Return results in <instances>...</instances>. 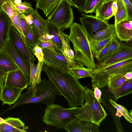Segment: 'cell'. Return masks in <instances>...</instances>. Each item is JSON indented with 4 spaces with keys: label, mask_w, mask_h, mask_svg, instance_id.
<instances>
[{
    "label": "cell",
    "mask_w": 132,
    "mask_h": 132,
    "mask_svg": "<svg viewBox=\"0 0 132 132\" xmlns=\"http://www.w3.org/2000/svg\"><path fill=\"white\" fill-rule=\"evenodd\" d=\"M42 71L67 100L70 107L84 104L86 86L81 85L70 70L59 69L43 63Z\"/></svg>",
    "instance_id": "obj_1"
},
{
    "label": "cell",
    "mask_w": 132,
    "mask_h": 132,
    "mask_svg": "<svg viewBox=\"0 0 132 132\" xmlns=\"http://www.w3.org/2000/svg\"><path fill=\"white\" fill-rule=\"evenodd\" d=\"M69 28L67 37L73 45L75 60L90 69L96 70V65L85 30L81 25L76 22Z\"/></svg>",
    "instance_id": "obj_2"
},
{
    "label": "cell",
    "mask_w": 132,
    "mask_h": 132,
    "mask_svg": "<svg viewBox=\"0 0 132 132\" xmlns=\"http://www.w3.org/2000/svg\"><path fill=\"white\" fill-rule=\"evenodd\" d=\"M56 95H61L59 90L49 80L46 78L42 79L37 85L35 91L32 95L29 90L21 94L18 101L14 105L5 110L4 112L18 106L30 103H43L47 106L54 104Z\"/></svg>",
    "instance_id": "obj_3"
},
{
    "label": "cell",
    "mask_w": 132,
    "mask_h": 132,
    "mask_svg": "<svg viewBox=\"0 0 132 132\" xmlns=\"http://www.w3.org/2000/svg\"><path fill=\"white\" fill-rule=\"evenodd\" d=\"M80 112V107L65 108L58 104L47 106L42 117V121L46 125L56 128H64L72 121L79 120L76 115Z\"/></svg>",
    "instance_id": "obj_4"
},
{
    "label": "cell",
    "mask_w": 132,
    "mask_h": 132,
    "mask_svg": "<svg viewBox=\"0 0 132 132\" xmlns=\"http://www.w3.org/2000/svg\"><path fill=\"white\" fill-rule=\"evenodd\" d=\"M85 103L80 107V112L76 115L79 120L91 122L99 126L107 114L95 97L93 92L87 87L84 94Z\"/></svg>",
    "instance_id": "obj_5"
},
{
    "label": "cell",
    "mask_w": 132,
    "mask_h": 132,
    "mask_svg": "<svg viewBox=\"0 0 132 132\" xmlns=\"http://www.w3.org/2000/svg\"><path fill=\"white\" fill-rule=\"evenodd\" d=\"M96 73L92 79L93 88L95 87L103 88L107 86L110 75L114 74L125 75L132 72V59H129L95 70Z\"/></svg>",
    "instance_id": "obj_6"
},
{
    "label": "cell",
    "mask_w": 132,
    "mask_h": 132,
    "mask_svg": "<svg viewBox=\"0 0 132 132\" xmlns=\"http://www.w3.org/2000/svg\"><path fill=\"white\" fill-rule=\"evenodd\" d=\"M68 0H60L48 16V22L57 27L61 32L73 23L72 9Z\"/></svg>",
    "instance_id": "obj_7"
},
{
    "label": "cell",
    "mask_w": 132,
    "mask_h": 132,
    "mask_svg": "<svg viewBox=\"0 0 132 132\" xmlns=\"http://www.w3.org/2000/svg\"><path fill=\"white\" fill-rule=\"evenodd\" d=\"M9 39L16 51L25 61L30 63H34L35 59L33 52L34 47L27 40L24 39L12 23L10 29Z\"/></svg>",
    "instance_id": "obj_8"
},
{
    "label": "cell",
    "mask_w": 132,
    "mask_h": 132,
    "mask_svg": "<svg viewBox=\"0 0 132 132\" xmlns=\"http://www.w3.org/2000/svg\"><path fill=\"white\" fill-rule=\"evenodd\" d=\"M132 59V45L120 42L119 47L115 53L96 65V69L106 67L129 59Z\"/></svg>",
    "instance_id": "obj_9"
},
{
    "label": "cell",
    "mask_w": 132,
    "mask_h": 132,
    "mask_svg": "<svg viewBox=\"0 0 132 132\" xmlns=\"http://www.w3.org/2000/svg\"><path fill=\"white\" fill-rule=\"evenodd\" d=\"M42 50L44 55V63L59 69L69 70L70 68L62 53L52 48H43Z\"/></svg>",
    "instance_id": "obj_10"
},
{
    "label": "cell",
    "mask_w": 132,
    "mask_h": 132,
    "mask_svg": "<svg viewBox=\"0 0 132 132\" xmlns=\"http://www.w3.org/2000/svg\"><path fill=\"white\" fill-rule=\"evenodd\" d=\"M82 14L84 16L80 18V20L88 38H91L96 31L107 27L110 24L108 21L103 20L95 16Z\"/></svg>",
    "instance_id": "obj_11"
},
{
    "label": "cell",
    "mask_w": 132,
    "mask_h": 132,
    "mask_svg": "<svg viewBox=\"0 0 132 132\" xmlns=\"http://www.w3.org/2000/svg\"><path fill=\"white\" fill-rule=\"evenodd\" d=\"M0 9L7 14L13 24L20 33L24 39L26 40L19 23L20 19L24 14L20 12L16 8L14 0H0Z\"/></svg>",
    "instance_id": "obj_12"
},
{
    "label": "cell",
    "mask_w": 132,
    "mask_h": 132,
    "mask_svg": "<svg viewBox=\"0 0 132 132\" xmlns=\"http://www.w3.org/2000/svg\"><path fill=\"white\" fill-rule=\"evenodd\" d=\"M13 59L23 73L29 84L30 82V63L25 61L15 49L9 39L3 50Z\"/></svg>",
    "instance_id": "obj_13"
},
{
    "label": "cell",
    "mask_w": 132,
    "mask_h": 132,
    "mask_svg": "<svg viewBox=\"0 0 132 132\" xmlns=\"http://www.w3.org/2000/svg\"><path fill=\"white\" fill-rule=\"evenodd\" d=\"M4 85L23 89L27 88L29 84L23 72L19 68L16 70L7 73Z\"/></svg>",
    "instance_id": "obj_14"
},
{
    "label": "cell",
    "mask_w": 132,
    "mask_h": 132,
    "mask_svg": "<svg viewBox=\"0 0 132 132\" xmlns=\"http://www.w3.org/2000/svg\"><path fill=\"white\" fill-rule=\"evenodd\" d=\"M132 19H127L114 23L116 37L121 41L128 42L132 39Z\"/></svg>",
    "instance_id": "obj_15"
},
{
    "label": "cell",
    "mask_w": 132,
    "mask_h": 132,
    "mask_svg": "<svg viewBox=\"0 0 132 132\" xmlns=\"http://www.w3.org/2000/svg\"><path fill=\"white\" fill-rule=\"evenodd\" d=\"M98 127L91 122L78 120L72 121L64 129L68 132H99Z\"/></svg>",
    "instance_id": "obj_16"
},
{
    "label": "cell",
    "mask_w": 132,
    "mask_h": 132,
    "mask_svg": "<svg viewBox=\"0 0 132 132\" xmlns=\"http://www.w3.org/2000/svg\"><path fill=\"white\" fill-rule=\"evenodd\" d=\"M12 21L7 14L0 9V52L9 39Z\"/></svg>",
    "instance_id": "obj_17"
},
{
    "label": "cell",
    "mask_w": 132,
    "mask_h": 132,
    "mask_svg": "<svg viewBox=\"0 0 132 132\" xmlns=\"http://www.w3.org/2000/svg\"><path fill=\"white\" fill-rule=\"evenodd\" d=\"M23 90L4 85L0 93V100L2 102V105L7 104L11 106L15 103Z\"/></svg>",
    "instance_id": "obj_18"
},
{
    "label": "cell",
    "mask_w": 132,
    "mask_h": 132,
    "mask_svg": "<svg viewBox=\"0 0 132 132\" xmlns=\"http://www.w3.org/2000/svg\"><path fill=\"white\" fill-rule=\"evenodd\" d=\"M5 123H0V132H26L28 127L18 118L8 117Z\"/></svg>",
    "instance_id": "obj_19"
},
{
    "label": "cell",
    "mask_w": 132,
    "mask_h": 132,
    "mask_svg": "<svg viewBox=\"0 0 132 132\" xmlns=\"http://www.w3.org/2000/svg\"><path fill=\"white\" fill-rule=\"evenodd\" d=\"M43 63L39 61L35 65L34 63H30V82L28 89L32 95L35 92L36 85L41 80V74Z\"/></svg>",
    "instance_id": "obj_20"
},
{
    "label": "cell",
    "mask_w": 132,
    "mask_h": 132,
    "mask_svg": "<svg viewBox=\"0 0 132 132\" xmlns=\"http://www.w3.org/2000/svg\"><path fill=\"white\" fill-rule=\"evenodd\" d=\"M59 34L62 44V48L60 51L64 56L69 67H73L75 65V56L73 51L71 47L67 35L60 31Z\"/></svg>",
    "instance_id": "obj_21"
},
{
    "label": "cell",
    "mask_w": 132,
    "mask_h": 132,
    "mask_svg": "<svg viewBox=\"0 0 132 132\" xmlns=\"http://www.w3.org/2000/svg\"><path fill=\"white\" fill-rule=\"evenodd\" d=\"M114 1H104L96 9L95 16L103 20L108 21L114 16L111 7Z\"/></svg>",
    "instance_id": "obj_22"
},
{
    "label": "cell",
    "mask_w": 132,
    "mask_h": 132,
    "mask_svg": "<svg viewBox=\"0 0 132 132\" xmlns=\"http://www.w3.org/2000/svg\"><path fill=\"white\" fill-rule=\"evenodd\" d=\"M19 68L12 58L2 50L0 52V69L8 73L18 70Z\"/></svg>",
    "instance_id": "obj_23"
},
{
    "label": "cell",
    "mask_w": 132,
    "mask_h": 132,
    "mask_svg": "<svg viewBox=\"0 0 132 132\" xmlns=\"http://www.w3.org/2000/svg\"><path fill=\"white\" fill-rule=\"evenodd\" d=\"M75 65L70 68L69 70L78 79L86 77L94 78L96 73L95 70L90 69L84 67L83 65L75 61Z\"/></svg>",
    "instance_id": "obj_24"
},
{
    "label": "cell",
    "mask_w": 132,
    "mask_h": 132,
    "mask_svg": "<svg viewBox=\"0 0 132 132\" xmlns=\"http://www.w3.org/2000/svg\"><path fill=\"white\" fill-rule=\"evenodd\" d=\"M115 35L114 24H110L107 27L95 32L90 38L99 41L113 37Z\"/></svg>",
    "instance_id": "obj_25"
},
{
    "label": "cell",
    "mask_w": 132,
    "mask_h": 132,
    "mask_svg": "<svg viewBox=\"0 0 132 132\" xmlns=\"http://www.w3.org/2000/svg\"><path fill=\"white\" fill-rule=\"evenodd\" d=\"M31 15L34 26L42 34L48 33L47 26L48 22L39 15L37 10H34L30 14Z\"/></svg>",
    "instance_id": "obj_26"
},
{
    "label": "cell",
    "mask_w": 132,
    "mask_h": 132,
    "mask_svg": "<svg viewBox=\"0 0 132 132\" xmlns=\"http://www.w3.org/2000/svg\"><path fill=\"white\" fill-rule=\"evenodd\" d=\"M60 0H36V7L42 10L47 17Z\"/></svg>",
    "instance_id": "obj_27"
},
{
    "label": "cell",
    "mask_w": 132,
    "mask_h": 132,
    "mask_svg": "<svg viewBox=\"0 0 132 132\" xmlns=\"http://www.w3.org/2000/svg\"><path fill=\"white\" fill-rule=\"evenodd\" d=\"M122 74H114L110 75L107 86L111 92L124 84L127 80Z\"/></svg>",
    "instance_id": "obj_28"
},
{
    "label": "cell",
    "mask_w": 132,
    "mask_h": 132,
    "mask_svg": "<svg viewBox=\"0 0 132 132\" xmlns=\"http://www.w3.org/2000/svg\"><path fill=\"white\" fill-rule=\"evenodd\" d=\"M117 5V10L114 15V23L129 19L127 8L122 0H116Z\"/></svg>",
    "instance_id": "obj_29"
},
{
    "label": "cell",
    "mask_w": 132,
    "mask_h": 132,
    "mask_svg": "<svg viewBox=\"0 0 132 132\" xmlns=\"http://www.w3.org/2000/svg\"><path fill=\"white\" fill-rule=\"evenodd\" d=\"M132 92V79L128 80L119 88L112 91L116 100L119 98L128 95Z\"/></svg>",
    "instance_id": "obj_30"
},
{
    "label": "cell",
    "mask_w": 132,
    "mask_h": 132,
    "mask_svg": "<svg viewBox=\"0 0 132 132\" xmlns=\"http://www.w3.org/2000/svg\"><path fill=\"white\" fill-rule=\"evenodd\" d=\"M47 28L48 33L52 36V41L58 50L62 53L60 51L62 48V44L59 34L60 31L57 27L48 22Z\"/></svg>",
    "instance_id": "obj_31"
},
{
    "label": "cell",
    "mask_w": 132,
    "mask_h": 132,
    "mask_svg": "<svg viewBox=\"0 0 132 132\" xmlns=\"http://www.w3.org/2000/svg\"><path fill=\"white\" fill-rule=\"evenodd\" d=\"M112 37L99 41L88 38L91 49L94 57L97 58L101 50Z\"/></svg>",
    "instance_id": "obj_32"
},
{
    "label": "cell",
    "mask_w": 132,
    "mask_h": 132,
    "mask_svg": "<svg viewBox=\"0 0 132 132\" xmlns=\"http://www.w3.org/2000/svg\"><path fill=\"white\" fill-rule=\"evenodd\" d=\"M34 26H32L25 36L26 40L34 47L39 41L38 39L42 34Z\"/></svg>",
    "instance_id": "obj_33"
},
{
    "label": "cell",
    "mask_w": 132,
    "mask_h": 132,
    "mask_svg": "<svg viewBox=\"0 0 132 132\" xmlns=\"http://www.w3.org/2000/svg\"><path fill=\"white\" fill-rule=\"evenodd\" d=\"M104 1V0H86L84 6V13H88L94 12Z\"/></svg>",
    "instance_id": "obj_34"
},
{
    "label": "cell",
    "mask_w": 132,
    "mask_h": 132,
    "mask_svg": "<svg viewBox=\"0 0 132 132\" xmlns=\"http://www.w3.org/2000/svg\"><path fill=\"white\" fill-rule=\"evenodd\" d=\"M109 101L111 104L121 113L126 120L131 123L132 116L126 108L123 106L117 104L111 99H110Z\"/></svg>",
    "instance_id": "obj_35"
},
{
    "label": "cell",
    "mask_w": 132,
    "mask_h": 132,
    "mask_svg": "<svg viewBox=\"0 0 132 132\" xmlns=\"http://www.w3.org/2000/svg\"><path fill=\"white\" fill-rule=\"evenodd\" d=\"M120 42L116 35L113 37L109 48L108 54L105 59L117 51L119 47Z\"/></svg>",
    "instance_id": "obj_36"
},
{
    "label": "cell",
    "mask_w": 132,
    "mask_h": 132,
    "mask_svg": "<svg viewBox=\"0 0 132 132\" xmlns=\"http://www.w3.org/2000/svg\"><path fill=\"white\" fill-rule=\"evenodd\" d=\"M15 5L20 12L25 14H30L34 10L31 4L27 2H22L19 5Z\"/></svg>",
    "instance_id": "obj_37"
},
{
    "label": "cell",
    "mask_w": 132,
    "mask_h": 132,
    "mask_svg": "<svg viewBox=\"0 0 132 132\" xmlns=\"http://www.w3.org/2000/svg\"><path fill=\"white\" fill-rule=\"evenodd\" d=\"M71 6L76 8L79 11L84 13V6L86 0H68Z\"/></svg>",
    "instance_id": "obj_38"
},
{
    "label": "cell",
    "mask_w": 132,
    "mask_h": 132,
    "mask_svg": "<svg viewBox=\"0 0 132 132\" xmlns=\"http://www.w3.org/2000/svg\"><path fill=\"white\" fill-rule=\"evenodd\" d=\"M25 15L24 14L23 16L20 19L19 23L20 26L25 37L32 26L29 24L27 22L25 19Z\"/></svg>",
    "instance_id": "obj_39"
},
{
    "label": "cell",
    "mask_w": 132,
    "mask_h": 132,
    "mask_svg": "<svg viewBox=\"0 0 132 132\" xmlns=\"http://www.w3.org/2000/svg\"><path fill=\"white\" fill-rule=\"evenodd\" d=\"M113 37L108 41L101 51L98 55L97 60L98 61L100 62L104 59L108 54L109 48Z\"/></svg>",
    "instance_id": "obj_40"
},
{
    "label": "cell",
    "mask_w": 132,
    "mask_h": 132,
    "mask_svg": "<svg viewBox=\"0 0 132 132\" xmlns=\"http://www.w3.org/2000/svg\"><path fill=\"white\" fill-rule=\"evenodd\" d=\"M37 45L42 49L43 48H54L56 51L61 53L58 50L52 40L47 41H39Z\"/></svg>",
    "instance_id": "obj_41"
},
{
    "label": "cell",
    "mask_w": 132,
    "mask_h": 132,
    "mask_svg": "<svg viewBox=\"0 0 132 132\" xmlns=\"http://www.w3.org/2000/svg\"><path fill=\"white\" fill-rule=\"evenodd\" d=\"M33 52L34 55L37 59L38 61L43 62L44 55L42 48L36 45L34 48Z\"/></svg>",
    "instance_id": "obj_42"
},
{
    "label": "cell",
    "mask_w": 132,
    "mask_h": 132,
    "mask_svg": "<svg viewBox=\"0 0 132 132\" xmlns=\"http://www.w3.org/2000/svg\"><path fill=\"white\" fill-rule=\"evenodd\" d=\"M93 89L94 90L93 92L94 96L97 100L100 103H103V101L101 99L102 92L99 88L97 87H95Z\"/></svg>",
    "instance_id": "obj_43"
},
{
    "label": "cell",
    "mask_w": 132,
    "mask_h": 132,
    "mask_svg": "<svg viewBox=\"0 0 132 132\" xmlns=\"http://www.w3.org/2000/svg\"><path fill=\"white\" fill-rule=\"evenodd\" d=\"M127 9L129 19H132V3L129 0H122Z\"/></svg>",
    "instance_id": "obj_44"
},
{
    "label": "cell",
    "mask_w": 132,
    "mask_h": 132,
    "mask_svg": "<svg viewBox=\"0 0 132 132\" xmlns=\"http://www.w3.org/2000/svg\"><path fill=\"white\" fill-rule=\"evenodd\" d=\"M52 36L49 33L42 34L40 36L39 41H47L51 40Z\"/></svg>",
    "instance_id": "obj_45"
},
{
    "label": "cell",
    "mask_w": 132,
    "mask_h": 132,
    "mask_svg": "<svg viewBox=\"0 0 132 132\" xmlns=\"http://www.w3.org/2000/svg\"><path fill=\"white\" fill-rule=\"evenodd\" d=\"M7 73L5 72L0 69V93L2 88L4 85L5 79Z\"/></svg>",
    "instance_id": "obj_46"
},
{
    "label": "cell",
    "mask_w": 132,
    "mask_h": 132,
    "mask_svg": "<svg viewBox=\"0 0 132 132\" xmlns=\"http://www.w3.org/2000/svg\"><path fill=\"white\" fill-rule=\"evenodd\" d=\"M117 5L116 0H114L112 6V10L114 16L115 15L117 10Z\"/></svg>",
    "instance_id": "obj_47"
},
{
    "label": "cell",
    "mask_w": 132,
    "mask_h": 132,
    "mask_svg": "<svg viewBox=\"0 0 132 132\" xmlns=\"http://www.w3.org/2000/svg\"><path fill=\"white\" fill-rule=\"evenodd\" d=\"M125 77L127 80L132 79V72H128L126 73L124 75Z\"/></svg>",
    "instance_id": "obj_48"
},
{
    "label": "cell",
    "mask_w": 132,
    "mask_h": 132,
    "mask_svg": "<svg viewBox=\"0 0 132 132\" xmlns=\"http://www.w3.org/2000/svg\"><path fill=\"white\" fill-rule=\"evenodd\" d=\"M22 2V0H14V3L15 5H19Z\"/></svg>",
    "instance_id": "obj_49"
},
{
    "label": "cell",
    "mask_w": 132,
    "mask_h": 132,
    "mask_svg": "<svg viewBox=\"0 0 132 132\" xmlns=\"http://www.w3.org/2000/svg\"><path fill=\"white\" fill-rule=\"evenodd\" d=\"M115 115L116 116L120 118L122 116L121 113L118 110H117L116 113V114Z\"/></svg>",
    "instance_id": "obj_50"
},
{
    "label": "cell",
    "mask_w": 132,
    "mask_h": 132,
    "mask_svg": "<svg viewBox=\"0 0 132 132\" xmlns=\"http://www.w3.org/2000/svg\"><path fill=\"white\" fill-rule=\"evenodd\" d=\"M5 123L6 121L5 119L0 117V123Z\"/></svg>",
    "instance_id": "obj_51"
},
{
    "label": "cell",
    "mask_w": 132,
    "mask_h": 132,
    "mask_svg": "<svg viewBox=\"0 0 132 132\" xmlns=\"http://www.w3.org/2000/svg\"><path fill=\"white\" fill-rule=\"evenodd\" d=\"M130 114V115L132 116V110H131L130 111V112H129Z\"/></svg>",
    "instance_id": "obj_52"
},
{
    "label": "cell",
    "mask_w": 132,
    "mask_h": 132,
    "mask_svg": "<svg viewBox=\"0 0 132 132\" xmlns=\"http://www.w3.org/2000/svg\"><path fill=\"white\" fill-rule=\"evenodd\" d=\"M129 1L130 2L132 3V0H129Z\"/></svg>",
    "instance_id": "obj_53"
},
{
    "label": "cell",
    "mask_w": 132,
    "mask_h": 132,
    "mask_svg": "<svg viewBox=\"0 0 132 132\" xmlns=\"http://www.w3.org/2000/svg\"><path fill=\"white\" fill-rule=\"evenodd\" d=\"M108 0H104V1H107Z\"/></svg>",
    "instance_id": "obj_54"
}]
</instances>
